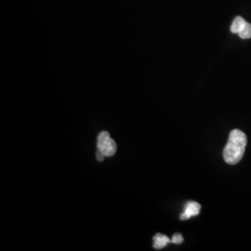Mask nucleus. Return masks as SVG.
<instances>
[{
    "mask_svg": "<svg viewBox=\"0 0 251 251\" xmlns=\"http://www.w3.org/2000/svg\"><path fill=\"white\" fill-rule=\"evenodd\" d=\"M153 240H154L153 247H154V249H156V250L163 249V248L166 247L169 243L171 242V240L169 239L168 236H166V235H164V234H161V233L155 234L154 237H153Z\"/></svg>",
    "mask_w": 251,
    "mask_h": 251,
    "instance_id": "nucleus-4",
    "label": "nucleus"
},
{
    "mask_svg": "<svg viewBox=\"0 0 251 251\" xmlns=\"http://www.w3.org/2000/svg\"><path fill=\"white\" fill-rule=\"evenodd\" d=\"M183 241V237L180 233H175L171 239V242L175 243V244H180Z\"/></svg>",
    "mask_w": 251,
    "mask_h": 251,
    "instance_id": "nucleus-7",
    "label": "nucleus"
},
{
    "mask_svg": "<svg viewBox=\"0 0 251 251\" xmlns=\"http://www.w3.org/2000/svg\"><path fill=\"white\" fill-rule=\"evenodd\" d=\"M247 143V136L243 131L240 129L232 130L224 150L225 162L230 165H235L240 161L245 153Z\"/></svg>",
    "mask_w": 251,
    "mask_h": 251,
    "instance_id": "nucleus-1",
    "label": "nucleus"
},
{
    "mask_svg": "<svg viewBox=\"0 0 251 251\" xmlns=\"http://www.w3.org/2000/svg\"><path fill=\"white\" fill-rule=\"evenodd\" d=\"M239 36L243 39H249L251 37V25L250 23H246L242 30L238 33Z\"/></svg>",
    "mask_w": 251,
    "mask_h": 251,
    "instance_id": "nucleus-6",
    "label": "nucleus"
},
{
    "mask_svg": "<svg viewBox=\"0 0 251 251\" xmlns=\"http://www.w3.org/2000/svg\"><path fill=\"white\" fill-rule=\"evenodd\" d=\"M97 147L108 157L113 156L117 152V144L113 139H111L107 131L100 133L97 140Z\"/></svg>",
    "mask_w": 251,
    "mask_h": 251,
    "instance_id": "nucleus-2",
    "label": "nucleus"
},
{
    "mask_svg": "<svg viewBox=\"0 0 251 251\" xmlns=\"http://www.w3.org/2000/svg\"><path fill=\"white\" fill-rule=\"evenodd\" d=\"M201 206L197 202H188L185 206L184 212L180 215V220H188L194 216H198L200 213Z\"/></svg>",
    "mask_w": 251,
    "mask_h": 251,
    "instance_id": "nucleus-3",
    "label": "nucleus"
},
{
    "mask_svg": "<svg viewBox=\"0 0 251 251\" xmlns=\"http://www.w3.org/2000/svg\"><path fill=\"white\" fill-rule=\"evenodd\" d=\"M246 23L247 22L242 17H236L233 20V24L231 25V32L233 34H238L245 26Z\"/></svg>",
    "mask_w": 251,
    "mask_h": 251,
    "instance_id": "nucleus-5",
    "label": "nucleus"
},
{
    "mask_svg": "<svg viewBox=\"0 0 251 251\" xmlns=\"http://www.w3.org/2000/svg\"><path fill=\"white\" fill-rule=\"evenodd\" d=\"M96 157H97L98 161H103V160H104V158H105V154H104L103 152H101L100 150L98 149V151L96 152Z\"/></svg>",
    "mask_w": 251,
    "mask_h": 251,
    "instance_id": "nucleus-8",
    "label": "nucleus"
}]
</instances>
